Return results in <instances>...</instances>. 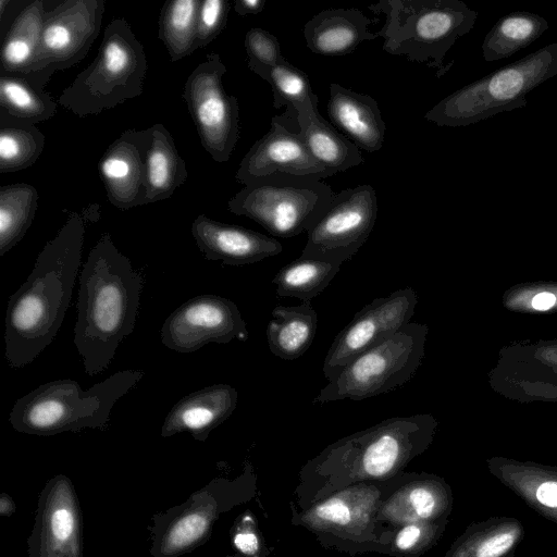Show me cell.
<instances>
[{
    "label": "cell",
    "instance_id": "cell-19",
    "mask_svg": "<svg viewBox=\"0 0 557 557\" xmlns=\"http://www.w3.org/2000/svg\"><path fill=\"white\" fill-rule=\"evenodd\" d=\"M150 137V127L126 129L109 145L98 163L108 200L119 210L144 205Z\"/></svg>",
    "mask_w": 557,
    "mask_h": 557
},
{
    "label": "cell",
    "instance_id": "cell-8",
    "mask_svg": "<svg viewBox=\"0 0 557 557\" xmlns=\"http://www.w3.org/2000/svg\"><path fill=\"white\" fill-rule=\"evenodd\" d=\"M334 194L320 177L274 173L244 185L227 201V210L253 220L273 236L289 238L307 232Z\"/></svg>",
    "mask_w": 557,
    "mask_h": 557
},
{
    "label": "cell",
    "instance_id": "cell-26",
    "mask_svg": "<svg viewBox=\"0 0 557 557\" xmlns=\"http://www.w3.org/2000/svg\"><path fill=\"white\" fill-rule=\"evenodd\" d=\"M524 534L519 519L493 516L470 523L444 557H513Z\"/></svg>",
    "mask_w": 557,
    "mask_h": 557
},
{
    "label": "cell",
    "instance_id": "cell-10",
    "mask_svg": "<svg viewBox=\"0 0 557 557\" xmlns=\"http://www.w3.org/2000/svg\"><path fill=\"white\" fill-rule=\"evenodd\" d=\"M246 475L235 480L215 478L184 503L152 516V557H180L207 543L219 517L245 496Z\"/></svg>",
    "mask_w": 557,
    "mask_h": 557
},
{
    "label": "cell",
    "instance_id": "cell-36",
    "mask_svg": "<svg viewBox=\"0 0 557 557\" xmlns=\"http://www.w3.org/2000/svg\"><path fill=\"white\" fill-rule=\"evenodd\" d=\"M46 138L35 124L0 113V173L32 166L45 149Z\"/></svg>",
    "mask_w": 557,
    "mask_h": 557
},
{
    "label": "cell",
    "instance_id": "cell-39",
    "mask_svg": "<svg viewBox=\"0 0 557 557\" xmlns=\"http://www.w3.org/2000/svg\"><path fill=\"white\" fill-rule=\"evenodd\" d=\"M502 302L506 310L517 313H557V281L517 283L504 292Z\"/></svg>",
    "mask_w": 557,
    "mask_h": 557
},
{
    "label": "cell",
    "instance_id": "cell-6",
    "mask_svg": "<svg viewBox=\"0 0 557 557\" xmlns=\"http://www.w3.org/2000/svg\"><path fill=\"white\" fill-rule=\"evenodd\" d=\"M147 58L123 17L111 20L94 61L59 96V104L78 117L98 115L143 94Z\"/></svg>",
    "mask_w": 557,
    "mask_h": 557
},
{
    "label": "cell",
    "instance_id": "cell-15",
    "mask_svg": "<svg viewBox=\"0 0 557 557\" xmlns=\"http://www.w3.org/2000/svg\"><path fill=\"white\" fill-rule=\"evenodd\" d=\"M247 341L248 330L238 307L218 295L196 296L177 309L161 327L162 344L171 350L189 354L209 343Z\"/></svg>",
    "mask_w": 557,
    "mask_h": 557
},
{
    "label": "cell",
    "instance_id": "cell-37",
    "mask_svg": "<svg viewBox=\"0 0 557 557\" xmlns=\"http://www.w3.org/2000/svg\"><path fill=\"white\" fill-rule=\"evenodd\" d=\"M273 94V107H286L283 115L289 122H296L299 113L318 107V96L313 92L309 77L286 59L272 66L263 77Z\"/></svg>",
    "mask_w": 557,
    "mask_h": 557
},
{
    "label": "cell",
    "instance_id": "cell-21",
    "mask_svg": "<svg viewBox=\"0 0 557 557\" xmlns=\"http://www.w3.org/2000/svg\"><path fill=\"white\" fill-rule=\"evenodd\" d=\"M237 400V389L228 384H213L193 392L169 411L161 436L187 432L195 440L205 442L213 429L231 417Z\"/></svg>",
    "mask_w": 557,
    "mask_h": 557
},
{
    "label": "cell",
    "instance_id": "cell-5",
    "mask_svg": "<svg viewBox=\"0 0 557 557\" xmlns=\"http://www.w3.org/2000/svg\"><path fill=\"white\" fill-rule=\"evenodd\" d=\"M437 424L431 413L388 418L333 443L310 463L351 479H384L431 445Z\"/></svg>",
    "mask_w": 557,
    "mask_h": 557
},
{
    "label": "cell",
    "instance_id": "cell-33",
    "mask_svg": "<svg viewBox=\"0 0 557 557\" xmlns=\"http://www.w3.org/2000/svg\"><path fill=\"white\" fill-rule=\"evenodd\" d=\"M38 191L27 183L0 187V256L18 244L30 227L38 208Z\"/></svg>",
    "mask_w": 557,
    "mask_h": 557
},
{
    "label": "cell",
    "instance_id": "cell-45",
    "mask_svg": "<svg viewBox=\"0 0 557 557\" xmlns=\"http://www.w3.org/2000/svg\"><path fill=\"white\" fill-rule=\"evenodd\" d=\"M16 511V505L12 497L7 493L0 494V516L11 517Z\"/></svg>",
    "mask_w": 557,
    "mask_h": 557
},
{
    "label": "cell",
    "instance_id": "cell-20",
    "mask_svg": "<svg viewBox=\"0 0 557 557\" xmlns=\"http://www.w3.org/2000/svg\"><path fill=\"white\" fill-rule=\"evenodd\" d=\"M191 235L207 260L224 265H246L282 252V244L259 232L215 221L201 213L191 223Z\"/></svg>",
    "mask_w": 557,
    "mask_h": 557
},
{
    "label": "cell",
    "instance_id": "cell-14",
    "mask_svg": "<svg viewBox=\"0 0 557 557\" xmlns=\"http://www.w3.org/2000/svg\"><path fill=\"white\" fill-rule=\"evenodd\" d=\"M418 302L411 287L379 297L355 313L336 335L323 362V373L334 380L357 356L377 345L410 322Z\"/></svg>",
    "mask_w": 557,
    "mask_h": 557
},
{
    "label": "cell",
    "instance_id": "cell-42",
    "mask_svg": "<svg viewBox=\"0 0 557 557\" xmlns=\"http://www.w3.org/2000/svg\"><path fill=\"white\" fill-rule=\"evenodd\" d=\"M446 521H419L406 523L394 539L395 547L403 553H412L426 548L434 543L444 531Z\"/></svg>",
    "mask_w": 557,
    "mask_h": 557
},
{
    "label": "cell",
    "instance_id": "cell-43",
    "mask_svg": "<svg viewBox=\"0 0 557 557\" xmlns=\"http://www.w3.org/2000/svg\"><path fill=\"white\" fill-rule=\"evenodd\" d=\"M232 543L245 557H256L260 550V540L255 522L249 515L243 516L232 530Z\"/></svg>",
    "mask_w": 557,
    "mask_h": 557
},
{
    "label": "cell",
    "instance_id": "cell-29",
    "mask_svg": "<svg viewBox=\"0 0 557 557\" xmlns=\"http://www.w3.org/2000/svg\"><path fill=\"white\" fill-rule=\"evenodd\" d=\"M297 121L309 152L334 174L363 163L361 150L327 122L318 107L299 113Z\"/></svg>",
    "mask_w": 557,
    "mask_h": 557
},
{
    "label": "cell",
    "instance_id": "cell-31",
    "mask_svg": "<svg viewBox=\"0 0 557 557\" xmlns=\"http://www.w3.org/2000/svg\"><path fill=\"white\" fill-rule=\"evenodd\" d=\"M57 102L28 75L0 73V113L27 123L54 116Z\"/></svg>",
    "mask_w": 557,
    "mask_h": 557
},
{
    "label": "cell",
    "instance_id": "cell-46",
    "mask_svg": "<svg viewBox=\"0 0 557 557\" xmlns=\"http://www.w3.org/2000/svg\"><path fill=\"white\" fill-rule=\"evenodd\" d=\"M13 3L11 0H0V20H1V27L4 23L5 18V12L9 11L8 9Z\"/></svg>",
    "mask_w": 557,
    "mask_h": 557
},
{
    "label": "cell",
    "instance_id": "cell-22",
    "mask_svg": "<svg viewBox=\"0 0 557 557\" xmlns=\"http://www.w3.org/2000/svg\"><path fill=\"white\" fill-rule=\"evenodd\" d=\"M486 467L537 515L557 524V466L493 456Z\"/></svg>",
    "mask_w": 557,
    "mask_h": 557
},
{
    "label": "cell",
    "instance_id": "cell-11",
    "mask_svg": "<svg viewBox=\"0 0 557 557\" xmlns=\"http://www.w3.org/2000/svg\"><path fill=\"white\" fill-rule=\"evenodd\" d=\"M225 73L220 54L208 53L188 75L182 92L202 148L219 163L230 159L240 133L238 100L224 89Z\"/></svg>",
    "mask_w": 557,
    "mask_h": 557
},
{
    "label": "cell",
    "instance_id": "cell-13",
    "mask_svg": "<svg viewBox=\"0 0 557 557\" xmlns=\"http://www.w3.org/2000/svg\"><path fill=\"white\" fill-rule=\"evenodd\" d=\"M487 382L495 393L510 400L557 403V339L504 345Z\"/></svg>",
    "mask_w": 557,
    "mask_h": 557
},
{
    "label": "cell",
    "instance_id": "cell-12",
    "mask_svg": "<svg viewBox=\"0 0 557 557\" xmlns=\"http://www.w3.org/2000/svg\"><path fill=\"white\" fill-rule=\"evenodd\" d=\"M377 212L376 193L370 184L335 193L321 216L307 231L300 256L343 264L367 242Z\"/></svg>",
    "mask_w": 557,
    "mask_h": 557
},
{
    "label": "cell",
    "instance_id": "cell-2",
    "mask_svg": "<svg viewBox=\"0 0 557 557\" xmlns=\"http://www.w3.org/2000/svg\"><path fill=\"white\" fill-rule=\"evenodd\" d=\"M143 286V275L103 233L79 274L74 344L88 375L106 370L132 334Z\"/></svg>",
    "mask_w": 557,
    "mask_h": 557
},
{
    "label": "cell",
    "instance_id": "cell-44",
    "mask_svg": "<svg viewBox=\"0 0 557 557\" xmlns=\"http://www.w3.org/2000/svg\"><path fill=\"white\" fill-rule=\"evenodd\" d=\"M264 0H236L234 10L239 16L255 15L263 11Z\"/></svg>",
    "mask_w": 557,
    "mask_h": 557
},
{
    "label": "cell",
    "instance_id": "cell-41",
    "mask_svg": "<svg viewBox=\"0 0 557 557\" xmlns=\"http://www.w3.org/2000/svg\"><path fill=\"white\" fill-rule=\"evenodd\" d=\"M231 3L227 0H202L197 14L196 48L211 44L224 29Z\"/></svg>",
    "mask_w": 557,
    "mask_h": 557
},
{
    "label": "cell",
    "instance_id": "cell-1",
    "mask_svg": "<svg viewBox=\"0 0 557 557\" xmlns=\"http://www.w3.org/2000/svg\"><path fill=\"white\" fill-rule=\"evenodd\" d=\"M88 219L85 211L71 212L26 281L9 297L4 343L11 368L32 363L60 330L78 274Z\"/></svg>",
    "mask_w": 557,
    "mask_h": 557
},
{
    "label": "cell",
    "instance_id": "cell-35",
    "mask_svg": "<svg viewBox=\"0 0 557 557\" xmlns=\"http://www.w3.org/2000/svg\"><path fill=\"white\" fill-rule=\"evenodd\" d=\"M201 0H169L160 11L158 38L172 62L190 55L196 48L197 14Z\"/></svg>",
    "mask_w": 557,
    "mask_h": 557
},
{
    "label": "cell",
    "instance_id": "cell-16",
    "mask_svg": "<svg viewBox=\"0 0 557 557\" xmlns=\"http://www.w3.org/2000/svg\"><path fill=\"white\" fill-rule=\"evenodd\" d=\"M28 557H83V515L73 482L50 478L38 497L27 539Z\"/></svg>",
    "mask_w": 557,
    "mask_h": 557
},
{
    "label": "cell",
    "instance_id": "cell-34",
    "mask_svg": "<svg viewBox=\"0 0 557 557\" xmlns=\"http://www.w3.org/2000/svg\"><path fill=\"white\" fill-rule=\"evenodd\" d=\"M342 264L312 257H301L284 265L272 283L281 297L310 301L321 294L338 273Z\"/></svg>",
    "mask_w": 557,
    "mask_h": 557
},
{
    "label": "cell",
    "instance_id": "cell-18",
    "mask_svg": "<svg viewBox=\"0 0 557 557\" xmlns=\"http://www.w3.org/2000/svg\"><path fill=\"white\" fill-rule=\"evenodd\" d=\"M274 173L321 180L335 175L312 157L299 128L284 116L272 117L271 128L244 156L235 178L247 185Z\"/></svg>",
    "mask_w": 557,
    "mask_h": 557
},
{
    "label": "cell",
    "instance_id": "cell-40",
    "mask_svg": "<svg viewBox=\"0 0 557 557\" xmlns=\"http://www.w3.org/2000/svg\"><path fill=\"white\" fill-rule=\"evenodd\" d=\"M244 46L249 70L262 79L272 66L285 59L276 36L260 27L246 33Z\"/></svg>",
    "mask_w": 557,
    "mask_h": 557
},
{
    "label": "cell",
    "instance_id": "cell-7",
    "mask_svg": "<svg viewBox=\"0 0 557 557\" xmlns=\"http://www.w3.org/2000/svg\"><path fill=\"white\" fill-rule=\"evenodd\" d=\"M557 75V41L446 96L424 119L438 126H467L524 108L527 95Z\"/></svg>",
    "mask_w": 557,
    "mask_h": 557
},
{
    "label": "cell",
    "instance_id": "cell-27",
    "mask_svg": "<svg viewBox=\"0 0 557 557\" xmlns=\"http://www.w3.org/2000/svg\"><path fill=\"white\" fill-rule=\"evenodd\" d=\"M150 129L144 205L170 198L188 177L186 163L168 128L161 123H154Z\"/></svg>",
    "mask_w": 557,
    "mask_h": 557
},
{
    "label": "cell",
    "instance_id": "cell-24",
    "mask_svg": "<svg viewBox=\"0 0 557 557\" xmlns=\"http://www.w3.org/2000/svg\"><path fill=\"white\" fill-rule=\"evenodd\" d=\"M375 20L360 10L327 9L312 16L304 26L307 47L315 54L339 57L352 53L363 41L379 37L369 26Z\"/></svg>",
    "mask_w": 557,
    "mask_h": 557
},
{
    "label": "cell",
    "instance_id": "cell-9",
    "mask_svg": "<svg viewBox=\"0 0 557 557\" xmlns=\"http://www.w3.org/2000/svg\"><path fill=\"white\" fill-rule=\"evenodd\" d=\"M428 333L426 324L404 325L350 361L319 392L313 403L362 400L401 387L422 363Z\"/></svg>",
    "mask_w": 557,
    "mask_h": 557
},
{
    "label": "cell",
    "instance_id": "cell-23",
    "mask_svg": "<svg viewBox=\"0 0 557 557\" xmlns=\"http://www.w3.org/2000/svg\"><path fill=\"white\" fill-rule=\"evenodd\" d=\"M326 109L331 124L360 150L374 152L382 148L386 124L374 98L332 83Z\"/></svg>",
    "mask_w": 557,
    "mask_h": 557
},
{
    "label": "cell",
    "instance_id": "cell-17",
    "mask_svg": "<svg viewBox=\"0 0 557 557\" xmlns=\"http://www.w3.org/2000/svg\"><path fill=\"white\" fill-rule=\"evenodd\" d=\"M104 7L103 0H65L47 11L38 72L47 82L87 55L100 33Z\"/></svg>",
    "mask_w": 557,
    "mask_h": 557
},
{
    "label": "cell",
    "instance_id": "cell-4",
    "mask_svg": "<svg viewBox=\"0 0 557 557\" xmlns=\"http://www.w3.org/2000/svg\"><path fill=\"white\" fill-rule=\"evenodd\" d=\"M369 9L385 15L377 32L383 50L428 65L437 78L453 65L445 63L449 49L478 18V12L460 0H381Z\"/></svg>",
    "mask_w": 557,
    "mask_h": 557
},
{
    "label": "cell",
    "instance_id": "cell-30",
    "mask_svg": "<svg viewBox=\"0 0 557 557\" xmlns=\"http://www.w3.org/2000/svg\"><path fill=\"white\" fill-rule=\"evenodd\" d=\"M317 329L318 314L310 301L298 306H276L265 331L269 349L283 360H295L309 349Z\"/></svg>",
    "mask_w": 557,
    "mask_h": 557
},
{
    "label": "cell",
    "instance_id": "cell-32",
    "mask_svg": "<svg viewBox=\"0 0 557 557\" xmlns=\"http://www.w3.org/2000/svg\"><path fill=\"white\" fill-rule=\"evenodd\" d=\"M548 27L543 16L532 12L516 11L504 15L484 37V60L493 62L511 57L540 38Z\"/></svg>",
    "mask_w": 557,
    "mask_h": 557
},
{
    "label": "cell",
    "instance_id": "cell-25",
    "mask_svg": "<svg viewBox=\"0 0 557 557\" xmlns=\"http://www.w3.org/2000/svg\"><path fill=\"white\" fill-rule=\"evenodd\" d=\"M47 10L34 0L16 14L2 36L0 73L33 75L41 71L40 48Z\"/></svg>",
    "mask_w": 557,
    "mask_h": 557
},
{
    "label": "cell",
    "instance_id": "cell-38",
    "mask_svg": "<svg viewBox=\"0 0 557 557\" xmlns=\"http://www.w3.org/2000/svg\"><path fill=\"white\" fill-rule=\"evenodd\" d=\"M374 496L368 492L344 491L312 507L305 520L312 527L346 530L369 521Z\"/></svg>",
    "mask_w": 557,
    "mask_h": 557
},
{
    "label": "cell",
    "instance_id": "cell-28",
    "mask_svg": "<svg viewBox=\"0 0 557 557\" xmlns=\"http://www.w3.org/2000/svg\"><path fill=\"white\" fill-rule=\"evenodd\" d=\"M399 491L384 507V513L398 523L441 522L453 508L449 485L441 478L428 475Z\"/></svg>",
    "mask_w": 557,
    "mask_h": 557
},
{
    "label": "cell",
    "instance_id": "cell-3",
    "mask_svg": "<svg viewBox=\"0 0 557 557\" xmlns=\"http://www.w3.org/2000/svg\"><path fill=\"white\" fill-rule=\"evenodd\" d=\"M143 376L140 370H122L87 391L72 379L51 381L18 398L9 421L16 432L37 436L103 430L115 403Z\"/></svg>",
    "mask_w": 557,
    "mask_h": 557
}]
</instances>
